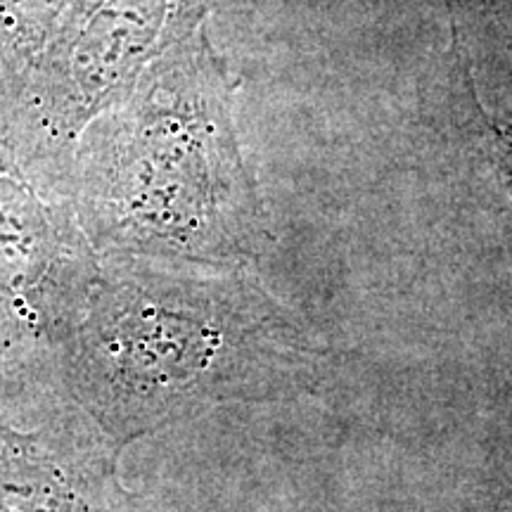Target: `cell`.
I'll list each match as a JSON object with an SVG mask.
<instances>
[{
	"instance_id": "3957f363",
	"label": "cell",
	"mask_w": 512,
	"mask_h": 512,
	"mask_svg": "<svg viewBox=\"0 0 512 512\" xmlns=\"http://www.w3.org/2000/svg\"><path fill=\"white\" fill-rule=\"evenodd\" d=\"M100 273V254L72 202L36 195L0 174V358L15 389L19 425L62 396L57 370Z\"/></svg>"
},
{
	"instance_id": "5b68a950",
	"label": "cell",
	"mask_w": 512,
	"mask_h": 512,
	"mask_svg": "<svg viewBox=\"0 0 512 512\" xmlns=\"http://www.w3.org/2000/svg\"><path fill=\"white\" fill-rule=\"evenodd\" d=\"M422 110L437 131L460 133L491 171L512 214V119H496L479 100L458 31L422 86Z\"/></svg>"
},
{
	"instance_id": "8992f818",
	"label": "cell",
	"mask_w": 512,
	"mask_h": 512,
	"mask_svg": "<svg viewBox=\"0 0 512 512\" xmlns=\"http://www.w3.org/2000/svg\"><path fill=\"white\" fill-rule=\"evenodd\" d=\"M0 418L8 422H19V408H17V396L12 389L8 370L3 366V358H0Z\"/></svg>"
},
{
	"instance_id": "7a4b0ae2",
	"label": "cell",
	"mask_w": 512,
	"mask_h": 512,
	"mask_svg": "<svg viewBox=\"0 0 512 512\" xmlns=\"http://www.w3.org/2000/svg\"><path fill=\"white\" fill-rule=\"evenodd\" d=\"M69 202L100 256L252 266L266 254L271 226L207 31L93 126Z\"/></svg>"
},
{
	"instance_id": "277c9868",
	"label": "cell",
	"mask_w": 512,
	"mask_h": 512,
	"mask_svg": "<svg viewBox=\"0 0 512 512\" xmlns=\"http://www.w3.org/2000/svg\"><path fill=\"white\" fill-rule=\"evenodd\" d=\"M119 458L69 394L31 425L0 418V512H145L121 482Z\"/></svg>"
},
{
	"instance_id": "6da1fadb",
	"label": "cell",
	"mask_w": 512,
	"mask_h": 512,
	"mask_svg": "<svg viewBox=\"0 0 512 512\" xmlns=\"http://www.w3.org/2000/svg\"><path fill=\"white\" fill-rule=\"evenodd\" d=\"M57 370L124 451L219 408L318 394L337 358L252 266L100 256Z\"/></svg>"
}]
</instances>
